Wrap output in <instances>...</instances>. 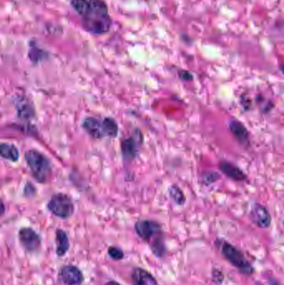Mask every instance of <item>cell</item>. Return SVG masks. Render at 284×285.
<instances>
[{
	"mask_svg": "<svg viewBox=\"0 0 284 285\" xmlns=\"http://www.w3.org/2000/svg\"><path fill=\"white\" fill-rule=\"evenodd\" d=\"M34 193H35V188L28 182L24 188V194L27 196H32V195H34Z\"/></svg>",
	"mask_w": 284,
	"mask_h": 285,
	"instance_id": "25",
	"label": "cell"
},
{
	"mask_svg": "<svg viewBox=\"0 0 284 285\" xmlns=\"http://www.w3.org/2000/svg\"><path fill=\"white\" fill-rule=\"evenodd\" d=\"M134 230L138 237L150 245L152 252L156 257H164L166 247L161 225L159 223L154 220H139L136 222Z\"/></svg>",
	"mask_w": 284,
	"mask_h": 285,
	"instance_id": "2",
	"label": "cell"
},
{
	"mask_svg": "<svg viewBox=\"0 0 284 285\" xmlns=\"http://www.w3.org/2000/svg\"><path fill=\"white\" fill-rule=\"evenodd\" d=\"M48 210L56 217L66 220L73 215L74 205L68 195L57 194L48 203Z\"/></svg>",
	"mask_w": 284,
	"mask_h": 285,
	"instance_id": "5",
	"label": "cell"
},
{
	"mask_svg": "<svg viewBox=\"0 0 284 285\" xmlns=\"http://www.w3.org/2000/svg\"><path fill=\"white\" fill-rule=\"evenodd\" d=\"M0 156L11 162H17L19 159V152L13 144H0Z\"/></svg>",
	"mask_w": 284,
	"mask_h": 285,
	"instance_id": "16",
	"label": "cell"
},
{
	"mask_svg": "<svg viewBox=\"0 0 284 285\" xmlns=\"http://www.w3.org/2000/svg\"><path fill=\"white\" fill-rule=\"evenodd\" d=\"M83 129L93 139H103L104 135L103 119L96 117H87L82 124Z\"/></svg>",
	"mask_w": 284,
	"mask_h": 285,
	"instance_id": "10",
	"label": "cell"
},
{
	"mask_svg": "<svg viewBox=\"0 0 284 285\" xmlns=\"http://www.w3.org/2000/svg\"><path fill=\"white\" fill-rule=\"evenodd\" d=\"M222 254L227 261L236 268L239 272L245 275H251L254 274V269L247 260L244 254L237 249L235 246L228 242L222 243Z\"/></svg>",
	"mask_w": 284,
	"mask_h": 285,
	"instance_id": "4",
	"label": "cell"
},
{
	"mask_svg": "<svg viewBox=\"0 0 284 285\" xmlns=\"http://www.w3.org/2000/svg\"><path fill=\"white\" fill-rule=\"evenodd\" d=\"M179 78H181L183 81H191L193 79V74L187 70H180L179 72Z\"/></svg>",
	"mask_w": 284,
	"mask_h": 285,
	"instance_id": "24",
	"label": "cell"
},
{
	"mask_svg": "<svg viewBox=\"0 0 284 285\" xmlns=\"http://www.w3.org/2000/svg\"><path fill=\"white\" fill-rule=\"evenodd\" d=\"M58 280L65 285H80L83 281V273L74 265H65L58 273Z\"/></svg>",
	"mask_w": 284,
	"mask_h": 285,
	"instance_id": "8",
	"label": "cell"
},
{
	"mask_svg": "<svg viewBox=\"0 0 284 285\" xmlns=\"http://www.w3.org/2000/svg\"><path fill=\"white\" fill-rule=\"evenodd\" d=\"M16 109L18 118L23 121H30L35 115L33 104L26 97H18L16 100Z\"/></svg>",
	"mask_w": 284,
	"mask_h": 285,
	"instance_id": "12",
	"label": "cell"
},
{
	"mask_svg": "<svg viewBox=\"0 0 284 285\" xmlns=\"http://www.w3.org/2000/svg\"><path fill=\"white\" fill-rule=\"evenodd\" d=\"M144 138L140 130H136V134L125 139L121 144V152L125 161H133L138 156L139 146L143 144Z\"/></svg>",
	"mask_w": 284,
	"mask_h": 285,
	"instance_id": "6",
	"label": "cell"
},
{
	"mask_svg": "<svg viewBox=\"0 0 284 285\" xmlns=\"http://www.w3.org/2000/svg\"><path fill=\"white\" fill-rule=\"evenodd\" d=\"M105 285H121L119 283L116 282V281H113V280H111V281H108Z\"/></svg>",
	"mask_w": 284,
	"mask_h": 285,
	"instance_id": "27",
	"label": "cell"
},
{
	"mask_svg": "<svg viewBox=\"0 0 284 285\" xmlns=\"http://www.w3.org/2000/svg\"><path fill=\"white\" fill-rule=\"evenodd\" d=\"M82 18L83 28L88 33L100 35L110 30L112 19L103 0H88V9Z\"/></svg>",
	"mask_w": 284,
	"mask_h": 285,
	"instance_id": "1",
	"label": "cell"
},
{
	"mask_svg": "<svg viewBox=\"0 0 284 285\" xmlns=\"http://www.w3.org/2000/svg\"><path fill=\"white\" fill-rule=\"evenodd\" d=\"M24 157L33 178L41 184L47 183L52 174L50 160L35 149L26 152Z\"/></svg>",
	"mask_w": 284,
	"mask_h": 285,
	"instance_id": "3",
	"label": "cell"
},
{
	"mask_svg": "<svg viewBox=\"0 0 284 285\" xmlns=\"http://www.w3.org/2000/svg\"><path fill=\"white\" fill-rule=\"evenodd\" d=\"M169 195L176 205H184L186 202V198L182 189L176 184H172L169 188Z\"/></svg>",
	"mask_w": 284,
	"mask_h": 285,
	"instance_id": "18",
	"label": "cell"
},
{
	"mask_svg": "<svg viewBox=\"0 0 284 285\" xmlns=\"http://www.w3.org/2000/svg\"><path fill=\"white\" fill-rule=\"evenodd\" d=\"M71 6L73 10L80 16H83L86 13L88 8V0H72Z\"/></svg>",
	"mask_w": 284,
	"mask_h": 285,
	"instance_id": "20",
	"label": "cell"
},
{
	"mask_svg": "<svg viewBox=\"0 0 284 285\" xmlns=\"http://www.w3.org/2000/svg\"><path fill=\"white\" fill-rule=\"evenodd\" d=\"M133 285H159V283L151 273L143 268H135L132 272Z\"/></svg>",
	"mask_w": 284,
	"mask_h": 285,
	"instance_id": "14",
	"label": "cell"
},
{
	"mask_svg": "<svg viewBox=\"0 0 284 285\" xmlns=\"http://www.w3.org/2000/svg\"><path fill=\"white\" fill-rule=\"evenodd\" d=\"M28 57L32 62L37 63L43 60V58H45L47 57V53L43 49L38 48L37 46L31 45Z\"/></svg>",
	"mask_w": 284,
	"mask_h": 285,
	"instance_id": "19",
	"label": "cell"
},
{
	"mask_svg": "<svg viewBox=\"0 0 284 285\" xmlns=\"http://www.w3.org/2000/svg\"><path fill=\"white\" fill-rule=\"evenodd\" d=\"M108 254L109 257L113 259V260H123V257H124L123 250L119 248L115 247V246H110L108 248Z\"/></svg>",
	"mask_w": 284,
	"mask_h": 285,
	"instance_id": "22",
	"label": "cell"
},
{
	"mask_svg": "<svg viewBox=\"0 0 284 285\" xmlns=\"http://www.w3.org/2000/svg\"><path fill=\"white\" fill-rule=\"evenodd\" d=\"M4 213H5V206L3 201L0 200V216L4 215Z\"/></svg>",
	"mask_w": 284,
	"mask_h": 285,
	"instance_id": "26",
	"label": "cell"
},
{
	"mask_svg": "<svg viewBox=\"0 0 284 285\" xmlns=\"http://www.w3.org/2000/svg\"><path fill=\"white\" fill-rule=\"evenodd\" d=\"M219 170L225 174L229 179L234 181H244L247 179V175L239 167L230 162L223 160L219 163Z\"/></svg>",
	"mask_w": 284,
	"mask_h": 285,
	"instance_id": "13",
	"label": "cell"
},
{
	"mask_svg": "<svg viewBox=\"0 0 284 285\" xmlns=\"http://www.w3.org/2000/svg\"><path fill=\"white\" fill-rule=\"evenodd\" d=\"M219 174L216 172H204L202 175V181L205 184H214L219 179Z\"/></svg>",
	"mask_w": 284,
	"mask_h": 285,
	"instance_id": "21",
	"label": "cell"
},
{
	"mask_svg": "<svg viewBox=\"0 0 284 285\" xmlns=\"http://www.w3.org/2000/svg\"><path fill=\"white\" fill-rule=\"evenodd\" d=\"M18 239L21 245L28 252H34L40 248V236L31 228H22L18 232Z\"/></svg>",
	"mask_w": 284,
	"mask_h": 285,
	"instance_id": "7",
	"label": "cell"
},
{
	"mask_svg": "<svg viewBox=\"0 0 284 285\" xmlns=\"http://www.w3.org/2000/svg\"><path fill=\"white\" fill-rule=\"evenodd\" d=\"M249 217L252 222L260 229H268L271 225L272 218L269 210L260 204H255L253 206Z\"/></svg>",
	"mask_w": 284,
	"mask_h": 285,
	"instance_id": "9",
	"label": "cell"
},
{
	"mask_svg": "<svg viewBox=\"0 0 284 285\" xmlns=\"http://www.w3.org/2000/svg\"><path fill=\"white\" fill-rule=\"evenodd\" d=\"M213 279H214V281L216 283L217 285H221L223 281H224V275L219 270H214V272H213Z\"/></svg>",
	"mask_w": 284,
	"mask_h": 285,
	"instance_id": "23",
	"label": "cell"
},
{
	"mask_svg": "<svg viewBox=\"0 0 284 285\" xmlns=\"http://www.w3.org/2000/svg\"><path fill=\"white\" fill-rule=\"evenodd\" d=\"M56 254L58 257H63L69 250V240L68 235L63 230L56 231Z\"/></svg>",
	"mask_w": 284,
	"mask_h": 285,
	"instance_id": "15",
	"label": "cell"
},
{
	"mask_svg": "<svg viewBox=\"0 0 284 285\" xmlns=\"http://www.w3.org/2000/svg\"><path fill=\"white\" fill-rule=\"evenodd\" d=\"M229 129L239 144H242L243 146L249 145L250 139L249 131L241 122L237 119H232L229 122Z\"/></svg>",
	"mask_w": 284,
	"mask_h": 285,
	"instance_id": "11",
	"label": "cell"
},
{
	"mask_svg": "<svg viewBox=\"0 0 284 285\" xmlns=\"http://www.w3.org/2000/svg\"><path fill=\"white\" fill-rule=\"evenodd\" d=\"M103 123L105 137H108L110 139H114L118 136V125L115 119L107 117V118H104L103 119Z\"/></svg>",
	"mask_w": 284,
	"mask_h": 285,
	"instance_id": "17",
	"label": "cell"
}]
</instances>
